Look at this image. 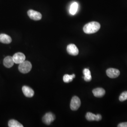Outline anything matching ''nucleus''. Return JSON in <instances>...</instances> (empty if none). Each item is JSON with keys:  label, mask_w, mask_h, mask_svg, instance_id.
I'll return each mask as SVG.
<instances>
[{"label": "nucleus", "mask_w": 127, "mask_h": 127, "mask_svg": "<svg viewBox=\"0 0 127 127\" xmlns=\"http://www.w3.org/2000/svg\"><path fill=\"white\" fill-rule=\"evenodd\" d=\"M100 28V24L93 21L86 24L84 26L83 30L84 32L87 34H92L97 32Z\"/></svg>", "instance_id": "1"}, {"label": "nucleus", "mask_w": 127, "mask_h": 127, "mask_svg": "<svg viewBox=\"0 0 127 127\" xmlns=\"http://www.w3.org/2000/svg\"><path fill=\"white\" fill-rule=\"evenodd\" d=\"M32 68L31 63L28 61H24L20 64L18 66V70L20 72L23 73H29Z\"/></svg>", "instance_id": "2"}, {"label": "nucleus", "mask_w": 127, "mask_h": 127, "mask_svg": "<svg viewBox=\"0 0 127 127\" xmlns=\"http://www.w3.org/2000/svg\"><path fill=\"white\" fill-rule=\"evenodd\" d=\"M81 104L80 98L77 96H73L70 103V108L73 111H76L79 109Z\"/></svg>", "instance_id": "3"}, {"label": "nucleus", "mask_w": 127, "mask_h": 127, "mask_svg": "<svg viewBox=\"0 0 127 127\" xmlns=\"http://www.w3.org/2000/svg\"><path fill=\"white\" fill-rule=\"evenodd\" d=\"M27 14L30 18L36 21L41 20L42 18V15L41 13L32 9L29 10L27 11Z\"/></svg>", "instance_id": "4"}, {"label": "nucleus", "mask_w": 127, "mask_h": 127, "mask_svg": "<svg viewBox=\"0 0 127 127\" xmlns=\"http://www.w3.org/2000/svg\"><path fill=\"white\" fill-rule=\"evenodd\" d=\"M14 63L20 64L22 63L26 59V56L22 53L18 52L14 55L12 57Z\"/></svg>", "instance_id": "5"}, {"label": "nucleus", "mask_w": 127, "mask_h": 127, "mask_svg": "<svg viewBox=\"0 0 127 127\" xmlns=\"http://www.w3.org/2000/svg\"><path fill=\"white\" fill-rule=\"evenodd\" d=\"M55 120V116L51 113H48L42 118V121L46 125H50Z\"/></svg>", "instance_id": "6"}, {"label": "nucleus", "mask_w": 127, "mask_h": 127, "mask_svg": "<svg viewBox=\"0 0 127 127\" xmlns=\"http://www.w3.org/2000/svg\"><path fill=\"white\" fill-rule=\"evenodd\" d=\"M106 74L111 78H116L118 77L120 74V71L115 68H109L106 70Z\"/></svg>", "instance_id": "7"}, {"label": "nucleus", "mask_w": 127, "mask_h": 127, "mask_svg": "<svg viewBox=\"0 0 127 127\" xmlns=\"http://www.w3.org/2000/svg\"><path fill=\"white\" fill-rule=\"evenodd\" d=\"M67 51L69 54L72 56H76L79 54V50L76 46L73 44H69L67 48Z\"/></svg>", "instance_id": "8"}, {"label": "nucleus", "mask_w": 127, "mask_h": 127, "mask_svg": "<svg viewBox=\"0 0 127 127\" xmlns=\"http://www.w3.org/2000/svg\"><path fill=\"white\" fill-rule=\"evenodd\" d=\"M86 118L89 121H99L102 119V116L99 114L95 115L90 112H88L86 115Z\"/></svg>", "instance_id": "9"}, {"label": "nucleus", "mask_w": 127, "mask_h": 127, "mask_svg": "<svg viewBox=\"0 0 127 127\" xmlns=\"http://www.w3.org/2000/svg\"><path fill=\"white\" fill-rule=\"evenodd\" d=\"M22 91L24 95L27 97H32L34 94L33 90H32L31 88L27 86H24L22 87Z\"/></svg>", "instance_id": "10"}, {"label": "nucleus", "mask_w": 127, "mask_h": 127, "mask_svg": "<svg viewBox=\"0 0 127 127\" xmlns=\"http://www.w3.org/2000/svg\"><path fill=\"white\" fill-rule=\"evenodd\" d=\"M3 64L7 68H10L14 65L13 59L12 57L7 56L5 57L3 60Z\"/></svg>", "instance_id": "11"}, {"label": "nucleus", "mask_w": 127, "mask_h": 127, "mask_svg": "<svg viewBox=\"0 0 127 127\" xmlns=\"http://www.w3.org/2000/svg\"><path fill=\"white\" fill-rule=\"evenodd\" d=\"M93 94L96 97H101L105 95V91L102 88H97L94 89L92 91Z\"/></svg>", "instance_id": "12"}, {"label": "nucleus", "mask_w": 127, "mask_h": 127, "mask_svg": "<svg viewBox=\"0 0 127 127\" xmlns=\"http://www.w3.org/2000/svg\"><path fill=\"white\" fill-rule=\"evenodd\" d=\"M12 41L11 37L6 34H0V42L5 44H9Z\"/></svg>", "instance_id": "13"}, {"label": "nucleus", "mask_w": 127, "mask_h": 127, "mask_svg": "<svg viewBox=\"0 0 127 127\" xmlns=\"http://www.w3.org/2000/svg\"><path fill=\"white\" fill-rule=\"evenodd\" d=\"M83 73L84 74L83 78L84 80L86 82H90L92 79L90 70L89 69L85 68L83 71Z\"/></svg>", "instance_id": "14"}, {"label": "nucleus", "mask_w": 127, "mask_h": 127, "mask_svg": "<svg viewBox=\"0 0 127 127\" xmlns=\"http://www.w3.org/2000/svg\"><path fill=\"white\" fill-rule=\"evenodd\" d=\"M78 9V4L76 2H73L70 6L69 12L72 15H74L76 13Z\"/></svg>", "instance_id": "15"}, {"label": "nucleus", "mask_w": 127, "mask_h": 127, "mask_svg": "<svg viewBox=\"0 0 127 127\" xmlns=\"http://www.w3.org/2000/svg\"><path fill=\"white\" fill-rule=\"evenodd\" d=\"M8 126L9 127H23V126L17 121L11 120L8 123Z\"/></svg>", "instance_id": "16"}, {"label": "nucleus", "mask_w": 127, "mask_h": 127, "mask_svg": "<svg viewBox=\"0 0 127 127\" xmlns=\"http://www.w3.org/2000/svg\"><path fill=\"white\" fill-rule=\"evenodd\" d=\"M75 77V75L73 74L72 75L69 74H65L63 77L64 82L65 83H69L73 81V79Z\"/></svg>", "instance_id": "17"}, {"label": "nucleus", "mask_w": 127, "mask_h": 127, "mask_svg": "<svg viewBox=\"0 0 127 127\" xmlns=\"http://www.w3.org/2000/svg\"><path fill=\"white\" fill-rule=\"evenodd\" d=\"M127 100V91L123 92L119 96V100L121 102Z\"/></svg>", "instance_id": "18"}, {"label": "nucleus", "mask_w": 127, "mask_h": 127, "mask_svg": "<svg viewBox=\"0 0 127 127\" xmlns=\"http://www.w3.org/2000/svg\"><path fill=\"white\" fill-rule=\"evenodd\" d=\"M118 127H127V123H120L118 125Z\"/></svg>", "instance_id": "19"}]
</instances>
